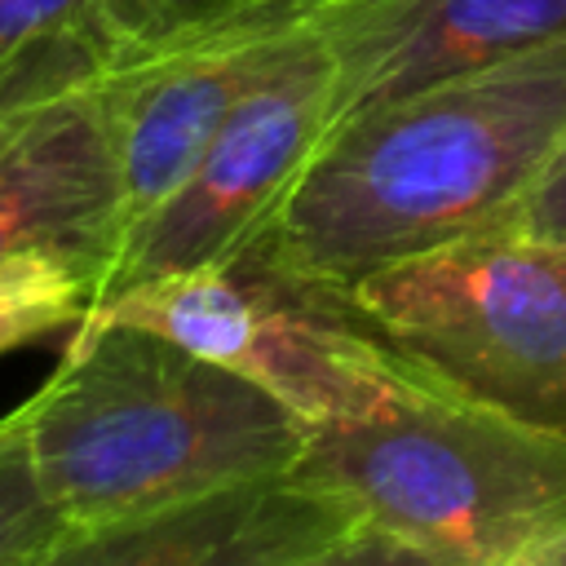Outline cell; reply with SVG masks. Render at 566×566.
Here are the masks:
<instances>
[{"mask_svg":"<svg viewBox=\"0 0 566 566\" xmlns=\"http://www.w3.org/2000/svg\"><path fill=\"white\" fill-rule=\"evenodd\" d=\"M332 124L566 40V0H327Z\"/></svg>","mask_w":566,"mask_h":566,"instance_id":"cell-8","label":"cell"},{"mask_svg":"<svg viewBox=\"0 0 566 566\" xmlns=\"http://www.w3.org/2000/svg\"><path fill=\"white\" fill-rule=\"evenodd\" d=\"M292 473L455 566H504L566 535V429L513 416L416 358L380 411L314 424Z\"/></svg>","mask_w":566,"mask_h":566,"instance_id":"cell-3","label":"cell"},{"mask_svg":"<svg viewBox=\"0 0 566 566\" xmlns=\"http://www.w3.org/2000/svg\"><path fill=\"white\" fill-rule=\"evenodd\" d=\"M230 4H239V0H88V13L106 44V62H115V57H128L159 40H172V35L226 13Z\"/></svg>","mask_w":566,"mask_h":566,"instance_id":"cell-14","label":"cell"},{"mask_svg":"<svg viewBox=\"0 0 566 566\" xmlns=\"http://www.w3.org/2000/svg\"><path fill=\"white\" fill-rule=\"evenodd\" d=\"M57 35H93L102 44L88 0H0V66L22 49Z\"/></svg>","mask_w":566,"mask_h":566,"instance_id":"cell-15","label":"cell"},{"mask_svg":"<svg viewBox=\"0 0 566 566\" xmlns=\"http://www.w3.org/2000/svg\"><path fill=\"white\" fill-rule=\"evenodd\" d=\"M13 566H40V562H13Z\"/></svg>","mask_w":566,"mask_h":566,"instance_id":"cell-19","label":"cell"},{"mask_svg":"<svg viewBox=\"0 0 566 566\" xmlns=\"http://www.w3.org/2000/svg\"><path fill=\"white\" fill-rule=\"evenodd\" d=\"M562 548H566V535H562Z\"/></svg>","mask_w":566,"mask_h":566,"instance_id":"cell-20","label":"cell"},{"mask_svg":"<svg viewBox=\"0 0 566 566\" xmlns=\"http://www.w3.org/2000/svg\"><path fill=\"white\" fill-rule=\"evenodd\" d=\"M62 535L66 522L40 491L27 451V411L18 407L0 420V566L40 562Z\"/></svg>","mask_w":566,"mask_h":566,"instance_id":"cell-12","label":"cell"},{"mask_svg":"<svg viewBox=\"0 0 566 566\" xmlns=\"http://www.w3.org/2000/svg\"><path fill=\"white\" fill-rule=\"evenodd\" d=\"M566 133V40L323 133L256 243L332 287L504 230Z\"/></svg>","mask_w":566,"mask_h":566,"instance_id":"cell-1","label":"cell"},{"mask_svg":"<svg viewBox=\"0 0 566 566\" xmlns=\"http://www.w3.org/2000/svg\"><path fill=\"white\" fill-rule=\"evenodd\" d=\"M128 239L102 75L49 97L0 150V261H62L102 296ZM97 305V301H93Z\"/></svg>","mask_w":566,"mask_h":566,"instance_id":"cell-9","label":"cell"},{"mask_svg":"<svg viewBox=\"0 0 566 566\" xmlns=\"http://www.w3.org/2000/svg\"><path fill=\"white\" fill-rule=\"evenodd\" d=\"M358 522V504L340 491L274 473L66 531L40 566H287Z\"/></svg>","mask_w":566,"mask_h":566,"instance_id":"cell-10","label":"cell"},{"mask_svg":"<svg viewBox=\"0 0 566 566\" xmlns=\"http://www.w3.org/2000/svg\"><path fill=\"white\" fill-rule=\"evenodd\" d=\"M88 318L150 327L265 389L310 429L380 411L411 363L345 287L274 261L256 239L217 265L111 292Z\"/></svg>","mask_w":566,"mask_h":566,"instance_id":"cell-4","label":"cell"},{"mask_svg":"<svg viewBox=\"0 0 566 566\" xmlns=\"http://www.w3.org/2000/svg\"><path fill=\"white\" fill-rule=\"evenodd\" d=\"M504 566H566V548H562V539H553V544H544L535 553H522V557H513Z\"/></svg>","mask_w":566,"mask_h":566,"instance_id":"cell-18","label":"cell"},{"mask_svg":"<svg viewBox=\"0 0 566 566\" xmlns=\"http://www.w3.org/2000/svg\"><path fill=\"white\" fill-rule=\"evenodd\" d=\"M314 9L318 0H239L172 40L106 62L102 97L124 172L128 234L181 186L226 119L296 53Z\"/></svg>","mask_w":566,"mask_h":566,"instance_id":"cell-6","label":"cell"},{"mask_svg":"<svg viewBox=\"0 0 566 566\" xmlns=\"http://www.w3.org/2000/svg\"><path fill=\"white\" fill-rule=\"evenodd\" d=\"M349 296L442 380L566 429V243L491 230L385 265Z\"/></svg>","mask_w":566,"mask_h":566,"instance_id":"cell-5","label":"cell"},{"mask_svg":"<svg viewBox=\"0 0 566 566\" xmlns=\"http://www.w3.org/2000/svg\"><path fill=\"white\" fill-rule=\"evenodd\" d=\"M318 4H327V0H318Z\"/></svg>","mask_w":566,"mask_h":566,"instance_id":"cell-21","label":"cell"},{"mask_svg":"<svg viewBox=\"0 0 566 566\" xmlns=\"http://www.w3.org/2000/svg\"><path fill=\"white\" fill-rule=\"evenodd\" d=\"M504 230L566 243V133L544 159V168L535 172V181L526 186V195L517 199V208L509 212Z\"/></svg>","mask_w":566,"mask_h":566,"instance_id":"cell-17","label":"cell"},{"mask_svg":"<svg viewBox=\"0 0 566 566\" xmlns=\"http://www.w3.org/2000/svg\"><path fill=\"white\" fill-rule=\"evenodd\" d=\"M327 128L332 57L310 22L296 53L226 119L181 186L124 239L102 296L234 256L265 230Z\"/></svg>","mask_w":566,"mask_h":566,"instance_id":"cell-7","label":"cell"},{"mask_svg":"<svg viewBox=\"0 0 566 566\" xmlns=\"http://www.w3.org/2000/svg\"><path fill=\"white\" fill-rule=\"evenodd\" d=\"M106 71V49L93 35H57L22 49L0 66V150L57 93Z\"/></svg>","mask_w":566,"mask_h":566,"instance_id":"cell-13","label":"cell"},{"mask_svg":"<svg viewBox=\"0 0 566 566\" xmlns=\"http://www.w3.org/2000/svg\"><path fill=\"white\" fill-rule=\"evenodd\" d=\"M22 411L40 491L66 531L292 473L310 442V424L221 363L97 318L71 332Z\"/></svg>","mask_w":566,"mask_h":566,"instance_id":"cell-2","label":"cell"},{"mask_svg":"<svg viewBox=\"0 0 566 566\" xmlns=\"http://www.w3.org/2000/svg\"><path fill=\"white\" fill-rule=\"evenodd\" d=\"M93 301V283L62 261H0V354L49 340L53 332H75Z\"/></svg>","mask_w":566,"mask_h":566,"instance_id":"cell-11","label":"cell"},{"mask_svg":"<svg viewBox=\"0 0 566 566\" xmlns=\"http://www.w3.org/2000/svg\"><path fill=\"white\" fill-rule=\"evenodd\" d=\"M287 566H455L385 526H371V522H358L354 531H345L340 539L287 562Z\"/></svg>","mask_w":566,"mask_h":566,"instance_id":"cell-16","label":"cell"}]
</instances>
